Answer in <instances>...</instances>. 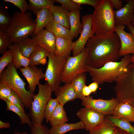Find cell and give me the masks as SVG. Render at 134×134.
Masks as SVG:
<instances>
[{
    "label": "cell",
    "instance_id": "d6a6232c",
    "mask_svg": "<svg viewBox=\"0 0 134 134\" xmlns=\"http://www.w3.org/2000/svg\"><path fill=\"white\" fill-rule=\"evenodd\" d=\"M29 10L35 13L42 9H49L56 2V0H29Z\"/></svg>",
    "mask_w": 134,
    "mask_h": 134
},
{
    "label": "cell",
    "instance_id": "9c48e42d",
    "mask_svg": "<svg viewBox=\"0 0 134 134\" xmlns=\"http://www.w3.org/2000/svg\"><path fill=\"white\" fill-rule=\"evenodd\" d=\"M44 79L54 91L62 82V77L67 58L56 55L54 53H49Z\"/></svg>",
    "mask_w": 134,
    "mask_h": 134
},
{
    "label": "cell",
    "instance_id": "c3c4849f",
    "mask_svg": "<svg viewBox=\"0 0 134 134\" xmlns=\"http://www.w3.org/2000/svg\"><path fill=\"white\" fill-rule=\"evenodd\" d=\"M114 134H130L127 132L124 131L119 128H116Z\"/></svg>",
    "mask_w": 134,
    "mask_h": 134
},
{
    "label": "cell",
    "instance_id": "b9f144b4",
    "mask_svg": "<svg viewBox=\"0 0 134 134\" xmlns=\"http://www.w3.org/2000/svg\"><path fill=\"white\" fill-rule=\"evenodd\" d=\"M13 90L6 84L0 82V99L4 101L11 95Z\"/></svg>",
    "mask_w": 134,
    "mask_h": 134
},
{
    "label": "cell",
    "instance_id": "f6af8a7d",
    "mask_svg": "<svg viewBox=\"0 0 134 134\" xmlns=\"http://www.w3.org/2000/svg\"><path fill=\"white\" fill-rule=\"evenodd\" d=\"M99 84L97 82H93L88 86L92 93H95L99 87Z\"/></svg>",
    "mask_w": 134,
    "mask_h": 134
},
{
    "label": "cell",
    "instance_id": "db71d44e",
    "mask_svg": "<svg viewBox=\"0 0 134 134\" xmlns=\"http://www.w3.org/2000/svg\"><path fill=\"white\" fill-rule=\"evenodd\" d=\"M133 126L134 127V125H133Z\"/></svg>",
    "mask_w": 134,
    "mask_h": 134
},
{
    "label": "cell",
    "instance_id": "d4e9b609",
    "mask_svg": "<svg viewBox=\"0 0 134 134\" xmlns=\"http://www.w3.org/2000/svg\"><path fill=\"white\" fill-rule=\"evenodd\" d=\"M84 129V125L81 121L75 123L66 122L51 127L49 129V134H64L72 130Z\"/></svg>",
    "mask_w": 134,
    "mask_h": 134
},
{
    "label": "cell",
    "instance_id": "7dc6e473",
    "mask_svg": "<svg viewBox=\"0 0 134 134\" xmlns=\"http://www.w3.org/2000/svg\"><path fill=\"white\" fill-rule=\"evenodd\" d=\"M10 127V124L7 122H4L0 121V129L8 128Z\"/></svg>",
    "mask_w": 134,
    "mask_h": 134
},
{
    "label": "cell",
    "instance_id": "ffe728a7",
    "mask_svg": "<svg viewBox=\"0 0 134 134\" xmlns=\"http://www.w3.org/2000/svg\"><path fill=\"white\" fill-rule=\"evenodd\" d=\"M72 40L56 37L55 54L57 55L67 58L70 56L73 48Z\"/></svg>",
    "mask_w": 134,
    "mask_h": 134
},
{
    "label": "cell",
    "instance_id": "7bdbcfd3",
    "mask_svg": "<svg viewBox=\"0 0 134 134\" xmlns=\"http://www.w3.org/2000/svg\"><path fill=\"white\" fill-rule=\"evenodd\" d=\"M73 1L79 5L82 4L91 5L96 8L98 5L100 0H72Z\"/></svg>",
    "mask_w": 134,
    "mask_h": 134
},
{
    "label": "cell",
    "instance_id": "7402d4cb",
    "mask_svg": "<svg viewBox=\"0 0 134 134\" xmlns=\"http://www.w3.org/2000/svg\"><path fill=\"white\" fill-rule=\"evenodd\" d=\"M80 10H76L69 12L70 33L73 37L76 38L81 32L83 26L80 20Z\"/></svg>",
    "mask_w": 134,
    "mask_h": 134
},
{
    "label": "cell",
    "instance_id": "e575fe53",
    "mask_svg": "<svg viewBox=\"0 0 134 134\" xmlns=\"http://www.w3.org/2000/svg\"><path fill=\"white\" fill-rule=\"evenodd\" d=\"M57 98H51L48 102L46 106L44 112V119L46 122H49L50 117L57 106L59 104Z\"/></svg>",
    "mask_w": 134,
    "mask_h": 134
},
{
    "label": "cell",
    "instance_id": "f1b7e54d",
    "mask_svg": "<svg viewBox=\"0 0 134 134\" xmlns=\"http://www.w3.org/2000/svg\"><path fill=\"white\" fill-rule=\"evenodd\" d=\"M116 127L105 117L103 123L96 128L89 131V134H114Z\"/></svg>",
    "mask_w": 134,
    "mask_h": 134
},
{
    "label": "cell",
    "instance_id": "f907efd6",
    "mask_svg": "<svg viewBox=\"0 0 134 134\" xmlns=\"http://www.w3.org/2000/svg\"><path fill=\"white\" fill-rule=\"evenodd\" d=\"M14 134H29L26 132L21 133L19 132H15Z\"/></svg>",
    "mask_w": 134,
    "mask_h": 134
},
{
    "label": "cell",
    "instance_id": "83f0119b",
    "mask_svg": "<svg viewBox=\"0 0 134 134\" xmlns=\"http://www.w3.org/2000/svg\"><path fill=\"white\" fill-rule=\"evenodd\" d=\"M63 106L59 104L51 115L49 122L52 127L67 122L68 121V119Z\"/></svg>",
    "mask_w": 134,
    "mask_h": 134
},
{
    "label": "cell",
    "instance_id": "74e56055",
    "mask_svg": "<svg viewBox=\"0 0 134 134\" xmlns=\"http://www.w3.org/2000/svg\"><path fill=\"white\" fill-rule=\"evenodd\" d=\"M56 1L60 3L61 6L69 12L76 10H80L82 9L80 5L72 0H56Z\"/></svg>",
    "mask_w": 134,
    "mask_h": 134
},
{
    "label": "cell",
    "instance_id": "ab89813d",
    "mask_svg": "<svg viewBox=\"0 0 134 134\" xmlns=\"http://www.w3.org/2000/svg\"><path fill=\"white\" fill-rule=\"evenodd\" d=\"M30 127L31 132L30 134H49V129L42 124L39 125L32 123Z\"/></svg>",
    "mask_w": 134,
    "mask_h": 134
},
{
    "label": "cell",
    "instance_id": "603a6c76",
    "mask_svg": "<svg viewBox=\"0 0 134 134\" xmlns=\"http://www.w3.org/2000/svg\"><path fill=\"white\" fill-rule=\"evenodd\" d=\"M49 52L43 47L38 45L30 55L29 58V65H44L47 63L46 57Z\"/></svg>",
    "mask_w": 134,
    "mask_h": 134
},
{
    "label": "cell",
    "instance_id": "4dcf8cb0",
    "mask_svg": "<svg viewBox=\"0 0 134 134\" xmlns=\"http://www.w3.org/2000/svg\"><path fill=\"white\" fill-rule=\"evenodd\" d=\"M106 117L115 126L130 134H134V127L130 122L113 116L107 115Z\"/></svg>",
    "mask_w": 134,
    "mask_h": 134
},
{
    "label": "cell",
    "instance_id": "277c9868",
    "mask_svg": "<svg viewBox=\"0 0 134 134\" xmlns=\"http://www.w3.org/2000/svg\"><path fill=\"white\" fill-rule=\"evenodd\" d=\"M35 26L31 12L17 11L13 13L10 24L6 31L11 43L17 44L33 33Z\"/></svg>",
    "mask_w": 134,
    "mask_h": 134
},
{
    "label": "cell",
    "instance_id": "816d5d0a",
    "mask_svg": "<svg viewBox=\"0 0 134 134\" xmlns=\"http://www.w3.org/2000/svg\"><path fill=\"white\" fill-rule=\"evenodd\" d=\"M131 63L134 64V55H131Z\"/></svg>",
    "mask_w": 134,
    "mask_h": 134
},
{
    "label": "cell",
    "instance_id": "6da1fadb",
    "mask_svg": "<svg viewBox=\"0 0 134 134\" xmlns=\"http://www.w3.org/2000/svg\"><path fill=\"white\" fill-rule=\"evenodd\" d=\"M85 47L89 50V66L94 68H100L110 62H118L120 57V42L115 32L109 35L94 34L89 38Z\"/></svg>",
    "mask_w": 134,
    "mask_h": 134
},
{
    "label": "cell",
    "instance_id": "d590c367",
    "mask_svg": "<svg viewBox=\"0 0 134 134\" xmlns=\"http://www.w3.org/2000/svg\"><path fill=\"white\" fill-rule=\"evenodd\" d=\"M12 43L6 30H0V53L3 54Z\"/></svg>",
    "mask_w": 134,
    "mask_h": 134
},
{
    "label": "cell",
    "instance_id": "bcb514c9",
    "mask_svg": "<svg viewBox=\"0 0 134 134\" xmlns=\"http://www.w3.org/2000/svg\"><path fill=\"white\" fill-rule=\"evenodd\" d=\"M91 93H92L88 86L85 85L82 90V96L84 97H88Z\"/></svg>",
    "mask_w": 134,
    "mask_h": 134
},
{
    "label": "cell",
    "instance_id": "2e32d148",
    "mask_svg": "<svg viewBox=\"0 0 134 134\" xmlns=\"http://www.w3.org/2000/svg\"><path fill=\"white\" fill-rule=\"evenodd\" d=\"M33 38L38 45L46 49L49 53H54L56 37L51 32L43 28Z\"/></svg>",
    "mask_w": 134,
    "mask_h": 134
},
{
    "label": "cell",
    "instance_id": "1f68e13d",
    "mask_svg": "<svg viewBox=\"0 0 134 134\" xmlns=\"http://www.w3.org/2000/svg\"><path fill=\"white\" fill-rule=\"evenodd\" d=\"M86 74L85 73H81L77 76L71 83L74 88L77 99H81L83 97L82 90L86 85Z\"/></svg>",
    "mask_w": 134,
    "mask_h": 134
},
{
    "label": "cell",
    "instance_id": "7c38bea8",
    "mask_svg": "<svg viewBox=\"0 0 134 134\" xmlns=\"http://www.w3.org/2000/svg\"><path fill=\"white\" fill-rule=\"evenodd\" d=\"M83 28L78 38L73 42L72 50L73 56L80 54L85 47L86 44L91 37L92 27V14L83 15L82 17Z\"/></svg>",
    "mask_w": 134,
    "mask_h": 134
},
{
    "label": "cell",
    "instance_id": "52a82bcc",
    "mask_svg": "<svg viewBox=\"0 0 134 134\" xmlns=\"http://www.w3.org/2000/svg\"><path fill=\"white\" fill-rule=\"evenodd\" d=\"M89 51V49L85 47L78 55L67 58L62 75V82L71 83L78 75L87 72Z\"/></svg>",
    "mask_w": 134,
    "mask_h": 134
},
{
    "label": "cell",
    "instance_id": "4316f807",
    "mask_svg": "<svg viewBox=\"0 0 134 134\" xmlns=\"http://www.w3.org/2000/svg\"><path fill=\"white\" fill-rule=\"evenodd\" d=\"M19 50L25 57L29 58L30 55L38 45L36 40L29 37L23 39L18 44Z\"/></svg>",
    "mask_w": 134,
    "mask_h": 134
},
{
    "label": "cell",
    "instance_id": "f546056e",
    "mask_svg": "<svg viewBox=\"0 0 134 134\" xmlns=\"http://www.w3.org/2000/svg\"><path fill=\"white\" fill-rule=\"evenodd\" d=\"M4 101L5 102L6 105V109L7 110L12 111L17 115L20 120V124H26L30 127L32 123L29 114L23 112L18 107L10 102L7 99L5 100Z\"/></svg>",
    "mask_w": 134,
    "mask_h": 134
},
{
    "label": "cell",
    "instance_id": "e0dca14e",
    "mask_svg": "<svg viewBox=\"0 0 134 134\" xmlns=\"http://www.w3.org/2000/svg\"><path fill=\"white\" fill-rule=\"evenodd\" d=\"M54 92L56 98L59 103L63 106L67 102L77 99L71 83H65L63 86H60Z\"/></svg>",
    "mask_w": 134,
    "mask_h": 134
},
{
    "label": "cell",
    "instance_id": "8d00e7d4",
    "mask_svg": "<svg viewBox=\"0 0 134 134\" xmlns=\"http://www.w3.org/2000/svg\"><path fill=\"white\" fill-rule=\"evenodd\" d=\"M13 58L11 52L9 49L3 53L0 58V74L4 69L5 67L13 63Z\"/></svg>",
    "mask_w": 134,
    "mask_h": 134
},
{
    "label": "cell",
    "instance_id": "44dd1931",
    "mask_svg": "<svg viewBox=\"0 0 134 134\" xmlns=\"http://www.w3.org/2000/svg\"><path fill=\"white\" fill-rule=\"evenodd\" d=\"M49 9L55 21L69 29V12L61 6L54 4Z\"/></svg>",
    "mask_w": 134,
    "mask_h": 134
},
{
    "label": "cell",
    "instance_id": "ba28073f",
    "mask_svg": "<svg viewBox=\"0 0 134 134\" xmlns=\"http://www.w3.org/2000/svg\"><path fill=\"white\" fill-rule=\"evenodd\" d=\"M38 86V92L34 96L29 115L32 123L40 125L42 124L44 119L45 108L49 100L52 98L53 91L47 82L43 84L40 83Z\"/></svg>",
    "mask_w": 134,
    "mask_h": 134
},
{
    "label": "cell",
    "instance_id": "ac0fdd59",
    "mask_svg": "<svg viewBox=\"0 0 134 134\" xmlns=\"http://www.w3.org/2000/svg\"><path fill=\"white\" fill-rule=\"evenodd\" d=\"M112 115L130 122H134V107L127 103L119 102L114 108Z\"/></svg>",
    "mask_w": 134,
    "mask_h": 134
},
{
    "label": "cell",
    "instance_id": "f5cc1de1",
    "mask_svg": "<svg viewBox=\"0 0 134 134\" xmlns=\"http://www.w3.org/2000/svg\"><path fill=\"white\" fill-rule=\"evenodd\" d=\"M132 24L134 27V19L133 20V21L132 22Z\"/></svg>",
    "mask_w": 134,
    "mask_h": 134
},
{
    "label": "cell",
    "instance_id": "ee69618b",
    "mask_svg": "<svg viewBox=\"0 0 134 134\" xmlns=\"http://www.w3.org/2000/svg\"><path fill=\"white\" fill-rule=\"evenodd\" d=\"M113 8L119 10L121 9L123 6V1L121 0H110Z\"/></svg>",
    "mask_w": 134,
    "mask_h": 134
},
{
    "label": "cell",
    "instance_id": "5b68a950",
    "mask_svg": "<svg viewBox=\"0 0 134 134\" xmlns=\"http://www.w3.org/2000/svg\"><path fill=\"white\" fill-rule=\"evenodd\" d=\"M0 82L6 84L18 94L26 108H30L35 94L26 90V84L18 74L13 63L0 74Z\"/></svg>",
    "mask_w": 134,
    "mask_h": 134
},
{
    "label": "cell",
    "instance_id": "3957f363",
    "mask_svg": "<svg viewBox=\"0 0 134 134\" xmlns=\"http://www.w3.org/2000/svg\"><path fill=\"white\" fill-rule=\"evenodd\" d=\"M131 57L130 54L126 55L119 62L107 63L98 68L89 66L87 72L91 77L93 82L99 84L116 82L125 72L128 66L131 63Z\"/></svg>",
    "mask_w": 134,
    "mask_h": 134
},
{
    "label": "cell",
    "instance_id": "30bf717a",
    "mask_svg": "<svg viewBox=\"0 0 134 134\" xmlns=\"http://www.w3.org/2000/svg\"><path fill=\"white\" fill-rule=\"evenodd\" d=\"M81 100L82 105L96 110L104 115H112L114 108L119 102L116 98L107 100L94 99L90 96L83 97Z\"/></svg>",
    "mask_w": 134,
    "mask_h": 134
},
{
    "label": "cell",
    "instance_id": "8992f818",
    "mask_svg": "<svg viewBox=\"0 0 134 134\" xmlns=\"http://www.w3.org/2000/svg\"><path fill=\"white\" fill-rule=\"evenodd\" d=\"M116 98L119 102L128 103L134 107V64L131 63L125 72L116 82Z\"/></svg>",
    "mask_w": 134,
    "mask_h": 134
},
{
    "label": "cell",
    "instance_id": "836d02e7",
    "mask_svg": "<svg viewBox=\"0 0 134 134\" xmlns=\"http://www.w3.org/2000/svg\"><path fill=\"white\" fill-rule=\"evenodd\" d=\"M12 20L5 9L0 7V30H6L10 26Z\"/></svg>",
    "mask_w": 134,
    "mask_h": 134
},
{
    "label": "cell",
    "instance_id": "8fae6325",
    "mask_svg": "<svg viewBox=\"0 0 134 134\" xmlns=\"http://www.w3.org/2000/svg\"><path fill=\"white\" fill-rule=\"evenodd\" d=\"M77 117L83 123L85 129L90 131L98 127L104 121V115L89 107H85L77 113Z\"/></svg>",
    "mask_w": 134,
    "mask_h": 134
},
{
    "label": "cell",
    "instance_id": "f35d334b",
    "mask_svg": "<svg viewBox=\"0 0 134 134\" xmlns=\"http://www.w3.org/2000/svg\"><path fill=\"white\" fill-rule=\"evenodd\" d=\"M7 99L11 103L18 107L22 112L25 113L23 103L19 96L13 90Z\"/></svg>",
    "mask_w": 134,
    "mask_h": 134
},
{
    "label": "cell",
    "instance_id": "9a60e30c",
    "mask_svg": "<svg viewBox=\"0 0 134 134\" xmlns=\"http://www.w3.org/2000/svg\"><path fill=\"white\" fill-rule=\"evenodd\" d=\"M121 9L114 10L115 26H125L131 23L134 19V0H127Z\"/></svg>",
    "mask_w": 134,
    "mask_h": 134
},
{
    "label": "cell",
    "instance_id": "484cf974",
    "mask_svg": "<svg viewBox=\"0 0 134 134\" xmlns=\"http://www.w3.org/2000/svg\"><path fill=\"white\" fill-rule=\"evenodd\" d=\"M8 48L12 52L13 63L16 69L29 65V59L25 57L22 55L19 49L17 44H12Z\"/></svg>",
    "mask_w": 134,
    "mask_h": 134
},
{
    "label": "cell",
    "instance_id": "4fadbf2b",
    "mask_svg": "<svg viewBox=\"0 0 134 134\" xmlns=\"http://www.w3.org/2000/svg\"><path fill=\"white\" fill-rule=\"evenodd\" d=\"M115 33L119 38L121 47L119 54L120 57L130 54L134 55V37L131 33L126 32L125 26H115Z\"/></svg>",
    "mask_w": 134,
    "mask_h": 134
},
{
    "label": "cell",
    "instance_id": "681fc988",
    "mask_svg": "<svg viewBox=\"0 0 134 134\" xmlns=\"http://www.w3.org/2000/svg\"><path fill=\"white\" fill-rule=\"evenodd\" d=\"M127 27L131 33L134 37V27L132 24V23L128 24L127 25Z\"/></svg>",
    "mask_w": 134,
    "mask_h": 134
},
{
    "label": "cell",
    "instance_id": "cb8c5ba5",
    "mask_svg": "<svg viewBox=\"0 0 134 134\" xmlns=\"http://www.w3.org/2000/svg\"><path fill=\"white\" fill-rule=\"evenodd\" d=\"M56 37L66 38L72 40L74 38L69 29L56 22L53 19L45 27Z\"/></svg>",
    "mask_w": 134,
    "mask_h": 134
},
{
    "label": "cell",
    "instance_id": "5bb4252c",
    "mask_svg": "<svg viewBox=\"0 0 134 134\" xmlns=\"http://www.w3.org/2000/svg\"><path fill=\"white\" fill-rule=\"evenodd\" d=\"M20 70L28 82L30 90L34 93L36 86L40 84V80L45 78L43 69L35 66L29 65L20 68Z\"/></svg>",
    "mask_w": 134,
    "mask_h": 134
},
{
    "label": "cell",
    "instance_id": "60d3db41",
    "mask_svg": "<svg viewBox=\"0 0 134 134\" xmlns=\"http://www.w3.org/2000/svg\"><path fill=\"white\" fill-rule=\"evenodd\" d=\"M3 1L12 4L17 7L22 13H25L29 10V5L25 0H3Z\"/></svg>",
    "mask_w": 134,
    "mask_h": 134
},
{
    "label": "cell",
    "instance_id": "d6986e66",
    "mask_svg": "<svg viewBox=\"0 0 134 134\" xmlns=\"http://www.w3.org/2000/svg\"><path fill=\"white\" fill-rule=\"evenodd\" d=\"M35 14V26L33 34L34 36L36 35L44 27H45L53 19L50 10L49 8L42 9L36 11Z\"/></svg>",
    "mask_w": 134,
    "mask_h": 134
},
{
    "label": "cell",
    "instance_id": "7a4b0ae2",
    "mask_svg": "<svg viewBox=\"0 0 134 134\" xmlns=\"http://www.w3.org/2000/svg\"><path fill=\"white\" fill-rule=\"evenodd\" d=\"M113 8L110 0H100L92 14V27L91 37L94 34L98 35H109L115 32Z\"/></svg>",
    "mask_w": 134,
    "mask_h": 134
}]
</instances>
